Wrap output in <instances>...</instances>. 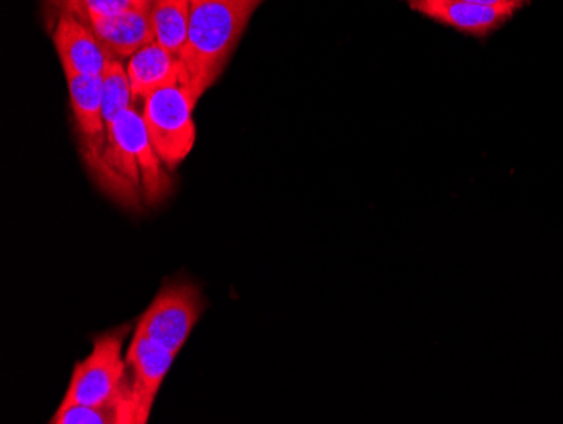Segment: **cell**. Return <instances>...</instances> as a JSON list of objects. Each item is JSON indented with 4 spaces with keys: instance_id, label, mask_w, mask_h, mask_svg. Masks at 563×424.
Masks as SVG:
<instances>
[{
    "instance_id": "obj_1",
    "label": "cell",
    "mask_w": 563,
    "mask_h": 424,
    "mask_svg": "<svg viewBox=\"0 0 563 424\" xmlns=\"http://www.w3.org/2000/svg\"><path fill=\"white\" fill-rule=\"evenodd\" d=\"M106 173L101 188L117 202L135 207L139 192L147 205L161 204L169 195L173 183L145 128L144 117L135 107L120 112L107 128Z\"/></svg>"
},
{
    "instance_id": "obj_2",
    "label": "cell",
    "mask_w": 563,
    "mask_h": 424,
    "mask_svg": "<svg viewBox=\"0 0 563 424\" xmlns=\"http://www.w3.org/2000/svg\"><path fill=\"white\" fill-rule=\"evenodd\" d=\"M264 0H191L189 33L179 59L195 97L218 80L250 18Z\"/></svg>"
},
{
    "instance_id": "obj_3",
    "label": "cell",
    "mask_w": 563,
    "mask_h": 424,
    "mask_svg": "<svg viewBox=\"0 0 563 424\" xmlns=\"http://www.w3.org/2000/svg\"><path fill=\"white\" fill-rule=\"evenodd\" d=\"M126 334L129 327L117 328L95 340L90 356L76 363L62 404L119 406L123 424H131V381L126 379L129 366L122 359V345Z\"/></svg>"
},
{
    "instance_id": "obj_4",
    "label": "cell",
    "mask_w": 563,
    "mask_h": 424,
    "mask_svg": "<svg viewBox=\"0 0 563 424\" xmlns=\"http://www.w3.org/2000/svg\"><path fill=\"white\" fill-rule=\"evenodd\" d=\"M198 98L189 87L188 75L164 85L144 100L145 128L167 170H176L191 153L196 142V123L192 119Z\"/></svg>"
},
{
    "instance_id": "obj_5",
    "label": "cell",
    "mask_w": 563,
    "mask_h": 424,
    "mask_svg": "<svg viewBox=\"0 0 563 424\" xmlns=\"http://www.w3.org/2000/svg\"><path fill=\"white\" fill-rule=\"evenodd\" d=\"M201 294L192 284H169L139 319L135 335L156 341L177 356L201 316Z\"/></svg>"
},
{
    "instance_id": "obj_6",
    "label": "cell",
    "mask_w": 563,
    "mask_h": 424,
    "mask_svg": "<svg viewBox=\"0 0 563 424\" xmlns=\"http://www.w3.org/2000/svg\"><path fill=\"white\" fill-rule=\"evenodd\" d=\"M68 80L69 102L75 116L81 154L95 182L101 185L106 173L107 134L106 116H103V84L101 77L90 75H66Z\"/></svg>"
},
{
    "instance_id": "obj_7",
    "label": "cell",
    "mask_w": 563,
    "mask_h": 424,
    "mask_svg": "<svg viewBox=\"0 0 563 424\" xmlns=\"http://www.w3.org/2000/svg\"><path fill=\"white\" fill-rule=\"evenodd\" d=\"M174 359L176 356L156 341L134 334L125 357L126 366L132 369L131 399H129L131 424L147 423L157 392Z\"/></svg>"
},
{
    "instance_id": "obj_8",
    "label": "cell",
    "mask_w": 563,
    "mask_h": 424,
    "mask_svg": "<svg viewBox=\"0 0 563 424\" xmlns=\"http://www.w3.org/2000/svg\"><path fill=\"white\" fill-rule=\"evenodd\" d=\"M53 41L65 75L101 77L115 59L88 24L66 12H62L56 21Z\"/></svg>"
},
{
    "instance_id": "obj_9",
    "label": "cell",
    "mask_w": 563,
    "mask_h": 424,
    "mask_svg": "<svg viewBox=\"0 0 563 424\" xmlns=\"http://www.w3.org/2000/svg\"><path fill=\"white\" fill-rule=\"evenodd\" d=\"M410 6L439 24L476 37L495 33L517 12L514 8L474 4L463 0H417Z\"/></svg>"
},
{
    "instance_id": "obj_10",
    "label": "cell",
    "mask_w": 563,
    "mask_h": 424,
    "mask_svg": "<svg viewBox=\"0 0 563 424\" xmlns=\"http://www.w3.org/2000/svg\"><path fill=\"white\" fill-rule=\"evenodd\" d=\"M152 4L120 14L91 15L88 26L115 58H131L139 50L156 41L152 26Z\"/></svg>"
},
{
    "instance_id": "obj_11",
    "label": "cell",
    "mask_w": 563,
    "mask_h": 424,
    "mask_svg": "<svg viewBox=\"0 0 563 424\" xmlns=\"http://www.w3.org/2000/svg\"><path fill=\"white\" fill-rule=\"evenodd\" d=\"M125 69L135 102L141 98L145 100L148 95L159 90L164 85L177 80L181 77L185 66L181 59L154 41L131 56Z\"/></svg>"
},
{
    "instance_id": "obj_12",
    "label": "cell",
    "mask_w": 563,
    "mask_h": 424,
    "mask_svg": "<svg viewBox=\"0 0 563 424\" xmlns=\"http://www.w3.org/2000/svg\"><path fill=\"white\" fill-rule=\"evenodd\" d=\"M189 14L191 0H154L152 4V26L156 41L177 58L188 41Z\"/></svg>"
},
{
    "instance_id": "obj_13",
    "label": "cell",
    "mask_w": 563,
    "mask_h": 424,
    "mask_svg": "<svg viewBox=\"0 0 563 424\" xmlns=\"http://www.w3.org/2000/svg\"><path fill=\"white\" fill-rule=\"evenodd\" d=\"M51 424H123L119 406H85V404H62Z\"/></svg>"
},
{
    "instance_id": "obj_14",
    "label": "cell",
    "mask_w": 563,
    "mask_h": 424,
    "mask_svg": "<svg viewBox=\"0 0 563 424\" xmlns=\"http://www.w3.org/2000/svg\"><path fill=\"white\" fill-rule=\"evenodd\" d=\"M407 2H417V0H407ZM463 2H474V4L483 6H501V8L521 9L530 2V0H463Z\"/></svg>"
}]
</instances>
